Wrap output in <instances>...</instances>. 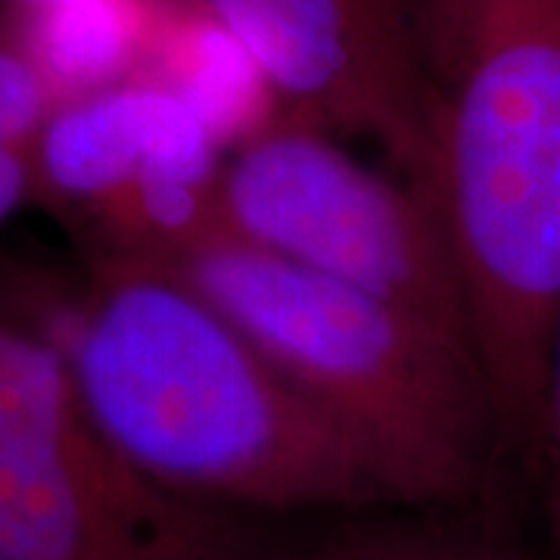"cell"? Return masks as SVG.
Segmentation results:
<instances>
[{"mask_svg":"<svg viewBox=\"0 0 560 560\" xmlns=\"http://www.w3.org/2000/svg\"><path fill=\"white\" fill-rule=\"evenodd\" d=\"M62 346L106 442L172 495L249 517L411 508L364 442L168 265L91 259Z\"/></svg>","mask_w":560,"mask_h":560,"instance_id":"1","label":"cell"},{"mask_svg":"<svg viewBox=\"0 0 560 560\" xmlns=\"http://www.w3.org/2000/svg\"><path fill=\"white\" fill-rule=\"evenodd\" d=\"M411 20L430 190L517 470L560 318V0H418Z\"/></svg>","mask_w":560,"mask_h":560,"instance_id":"2","label":"cell"},{"mask_svg":"<svg viewBox=\"0 0 560 560\" xmlns=\"http://www.w3.org/2000/svg\"><path fill=\"white\" fill-rule=\"evenodd\" d=\"M165 265L364 442L411 508L495 501L508 464L470 346L219 224Z\"/></svg>","mask_w":560,"mask_h":560,"instance_id":"3","label":"cell"},{"mask_svg":"<svg viewBox=\"0 0 560 560\" xmlns=\"http://www.w3.org/2000/svg\"><path fill=\"white\" fill-rule=\"evenodd\" d=\"M246 521L147 480L88 415L66 346L0 312V558L228 560Z\"/></svg>","mask_w":560,"mask_h":560,"instance_id":"4","label":"cell"},{"mask_svg":"<svg viewBox=\"0 0 560 560\" xmlns=\"http://www.w3.org/2000/svg\"><path fill=\"white\" fill-rule=\"evenodd\" d=\"M219 228L393 302L474 349L467 293L440 206L401 175L364 165L340 135L315 121L278 109L228 143Z\"/></svg>","mask_w":560,"mask_h":560,"instance_id":"5","label":"cell"},{"mask_svg":"<svg viewBox=\"0 0 560 560\" xmlns=\"http://www.w3.org/2000/svg\"><path fill=\"white\" fill-rule=\"evenodd\" d=\"M228 143L150 72L54 106L35 153V197L75 224L91 259L172 261L219 224Z\"/></svg>","mask_w":560,"mask_h":560,"instance_id":"6","label":"cell"},{"mask_svg":"<svg viewBox=\"0 0 560 560\" xmlns=\"http://www.w3.org/2000/svg\"><path fill=\"white\" fill-rule=\"evenodd\" d=\"M184 3L241 44L283 113L377 143L396 175L433 197L427 84L401 0Z\"/></svg>","mask_w":560,"mask_h":560,"instance_id":"7","label":"cell"},{"mask_svg":"<svg viewBox=\"0 0 560 560\" xmlns=\"http://www.w3.org/2000/svg\"><path fill=\"white\" fill-rule=\"evenodd\" d=\"M228 560H536L495 501L249 517Z\"/></svg>","mask_w":560,"mask_h":560,"instance_id":"8","label":"cell"},{"mask_svg":"<svg viewBox=\"0 0 560 560\" xmlns=\"http://www.w3.org/2000/svg\"><path fill=\"white\" fill-rule=\"evenodd\" d=\"M165 0H57L16 13L13 35L47 79L57 103L138 75L153 50Z\"/></svg>","mask_w":560,"mask_h":560,"instance_id":"9","label":"cell"},{"mask_svg":"<svg viewBox=\"0 0 560 560\" xmlns=\"http://www.w3.org/2000/svg\"><path fill=\"white\" fill-rule=\"evenodd\" d=\"M517 474L526 486V499L536 508L551 558L560 560V318L548 349L536 430L523 452Z\"/></svg>","mask_w":560,"mask_h":560,"instance_id":"10","label":"cell"},{"mask_svg":"<svg viewBox=\"0 0 560 560\" xmlns=\"http://www.w3.org/2000/svg\"><path fill=\"white\" fill-rule=\"evenodd\" d=\"M54 106L57 97L28 50L13 32H0V143L38 153Z\"/></svg>","mask_w":560,"mask_h":560,"instance_id":"11","label":"cell"},{"mask_svg":"<svg viewBox=\"0 0 560 560\" xmlns=\"http://www.w3.org/2000/svg\"><path fill=\"white\" fill-rule=\"evenodd\" d=\"M35 153L0 143V224L35 197Z\"/></svg>","mask_w":560,"mask_h":560,"instance_id":"12","label":"cell"},{"mask_svg":"<svg viewBox=\"0 0 560 560\" xmlns=\"http://www.w3.org/2000/svg\"><path fill=\"white\" fill-rule=\"evenodd\" d=\"M57 0H7V7L13 13H25V10H38V7H50ZM165 3H184V0H165Z\"/></svg>","mask_w":560,"mask_h":560,"instance_id":"13","label":"cell"},{"mask_svg":"<svg viewBox=\"0 0 560 560\" xmlns=\"http://www.w3.org/2000/svg\"><path fill=\"white\" fill-rule=\"evenodd\" d=\"M0 560H3V558H0Z\"/></svg>","mask_w":560,"mask_h":560,"instance_id":"14","label":"cell"}]
</instances>
